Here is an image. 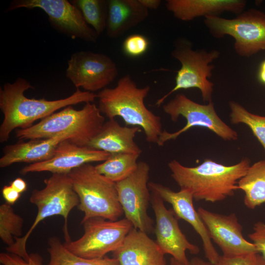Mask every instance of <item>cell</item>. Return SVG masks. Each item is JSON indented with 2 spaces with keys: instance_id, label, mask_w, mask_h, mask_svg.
<instances>
[{
  "instance_id": "30",
  "label": "cell",
  "mask_w": 265,
  "mask_h": 265,
  "mask_svg": "<svg viewBox=\"0 0 265 265\" xmlns=\"http://www.w3.org/2000/svg\"><path fill=\"white\" fill-rule=\"evenodd\" d=\"M213 265H265V258L257 252L231 258L220 255Z\"/></svg>"
},
{
  "instance_id": "32",
  "label": "cell",
  "mask_w": 265,
  "mask_h": 265,
  "mask_svg": "<svg viewBox=\"0 0 265 265\" xmlns=\"http://www.w3.org/2000/svg\"><path fill=\"white\" fill-rule=\"evenodd\" d=\"M248 237L258 252L265 258V222L259 221L254 223L253 231L248 235Z\"/></svg>"
},
{
  "instance_id": "33",
  "label": "cell",
  "mask_w": 265,
  "mask_h": 265,
  "mask_svg": "<svg viewBox=\"0 0 265 265\" xmlns=\"http://www.w3.org/2000/svg\"><path fill=\"white\" fill-rule=\"evenodd\" d=\"M2 195L6 203L13 205L21 196V194L16 191L10 185L3 186Z\"/></svg>"
},
{
  "instance_id": "5",
  "label": "cell",
  "mask_w": 265,
  "mask_h": 265,
  "mask_svg": "<svg viewBox=\"0 0 265 265\" xmlns=\"http://www.w3.org/2000/svg\"><path fill=\"white\" fill-rule=\"evenodd\" d=\"M44 182V187L33 190L29 197L30 202L37 209L34 222L24 236L15 238L14 243L6 248L7 252L17 255L26 261L29 258L26 249L27 241L36 227L47 217L62 216L65 220L63 227L65 240L71 239L68 229V217L72 210L78 206L80 202L68 174H52Z\"/></svg>"
},
{
  "instance_id": "3",
  "label": "cell",
  "mask_w": 265,
  "mask_h": 265,
  "mask_svg": "<svg viewBox=\"0 0 265 265\" xmlns=\"http://www.w3.org/2000/svg\"><path fill=\"white\" fill-rule=\"evenodd\" d=\"M150 90V86L138 87L130 75H125L115 87L98 92V108L108 119L120 117L126 126L140 127L148 142L157 144L163 131L160 117L149 110L144 103Z\"/></svg>"
},
{
  "instance_id": "34",
  "label": "cell",
  "mask_w": 265,
  "mask_h": 265,
  "mask_svg": "<svg viewBox=\"0 0 265 265\" xmlns=\"http://www.w3.org/2000/svg\"><path fill=\"white\" fill-rule=\"evenodd\" d=\"M10 185L20 194L26 191L27 189L26 182L21 178L14 179L10 183Z\"/></svg>"
},
{
  "instance_id": "23",
  "label": "cell",
  "mask_w": 265,
  "mask_h": 265,
  "mask_svg": "<svg viewBox=\"0 0 265 265\" xmlns=\"http://www.w3.org/2000/svg\"><path fill=\"white\" fill-rule=\"evenodd\" d=\"M238 187L244 193L243 202L247 208L254 209L265 203V159L250 165Z\"/></svg>"
},
{
  "instance_id": "24",
  "label": "cell",
  "mask_w": 265,
  "mask_h": 265,
  "mask_svg": "<svg viewBox=\"0 0 265 265\" xmlns=\"http://www.w3.org/2000/svg\"><path fill=\"white\" fill-rule=\"evenodd\" d=\"M139 155L131 153L110 154L104 161L95 165L97 171L117 183L129 177L136 169Z\"/></svg>"
},
{
  "instance_id": "9",
  "label": "cell",
  "mask_w": 265,
  "mask_h": 265,
  "mask_svg": "<svg viewBox=\"0 0 265 265\" xmlns=\"http://www.w3.org/2000/svg\"><path fill=\"white\" fill-rule=\"evenodd\" d=\"M163 110L172 121L176 122L180 116L186 121L185 126L173 132L166 130L161 133L157 144L163 146L168 141L176 139L179 135L194 127L206 128L224 140L234 141L238 138L237 132L225 123L217 114L212 101L207 105L194 102L185 95L177 94L163 105Z\"/></svg>"
},
{
  "instance_id": "11",
  "label": "cell",
  "mask_w": 265,
  "mask_h": 265,
  "mask_svg": "<svg viewBox=\"0 0 265 265\" xmlns=\"http://www.w3.org/2000/svg\"><path fill=\"white\" fill-rule=\"evenodd\" d=\"M21 8H39L48 17L52 26L72 39L96 43L99 35L85 22L79 9L67 0H14L4 12Z\"/></svg>"
},
{
  "instance_id": "4",
  "label": "cell",
  "mask_w": 265,
  "mask_h": 265,
  "mask_svg": "<svg viewBox=\"0 0 265 265\" xmlns=\"http://www.w3.org/2000/svg\"><path fill=\"white\" fill-rule=\"evenodd\" d=\"M105 120L98 106L94 103H86L80 110L70 106L30 127L16 130V137L23 140L66 135L72 143L80 146H87L101 130Z\"/></svg>"
},
{
  "instance_id": "12",
  "label": "cell",
  "mask_w": 265,
  "mask_h": 265,
  "mask_svg": "<svg viewBox=\"0 0 265 265\" xmlns=\"http://www.w3.org/2000/svg\"><path fill=\"white\" fill-rule=\"evenodd\" d=\"M150 166L145 161L138 162L134 172L116 184L119 201L125 218L134 228L149 234L154 230V221L147 210L151 201L148 180Z\"/></svg>"
},
{
  "instance_id": "10",
  "label": "cell",
  "mask_w": 265,
  "mask_h": 265,
  "mask_svg": "<svg viewBox=\"0 0 265 265\" xmlns=\"http://www.w3.org/2000/svg\"><path fill=\"white\" fill-rule=\"evenodd\" d=\"M80 223L84 230L82 236L75 240L65 241L63 244L72 253L87 259L103 258L115 251L133 228L126 218L111 221L93 217Z\"/></svg>"
},
{
  "instance_id": "27",
  "label": "cell",
  "mask_w": 265,
  "mask_h": 265,
  "mask_svg": "<svg viewBox=\"0 0 265 265\" xmlns=\"http://www.w3.org/2000/svg\"><path fill=\"white\" fill-rule=\"evenodd\" d=\"M229 106L231 123L234 125L244 124L248 126L265 151V116L253 114L233 101L229 102Z\"/></svg>"
},
{
  "instance_id": "2",
  "label": "cell",
  "mask_w": 265,
  "mask_h": 265,
  "mask_svg": "<svg viewBox=\"0 0 265 265\" xmlns=\"http://www.w3.org/2000/svg\"><path fill=\"white\" fill-rule=\"evenodd\" d=\"M250 165L247 158L232 165L207 159L200 164L187 167L173 159L168 163L171 176L180 189H187L196 201H221L235 194L238 181Z\"/></svg>"
},
{
  "instance_id": "25",
  "label": "cell",
  "mask_w": 265,
  "mask_h": 265,
  "mask_svg": "<svg viewBox=\"0 0 265 265\" xmlns=\"http://www.w3.org/2000/svg\"><path fill=\"white\" fill-rule=\"evenodd\" d=\"M48 245L50 259L48 265H120L115 258L87 259L76 255L56 237L49 238Z\"/></svg>"
},
{
  "instance_id": "38",
  "label": "cell",
  "mask_w": 265,
  "mask_h": 265,
  "mask_svg": "<svg viewBox=\"0 0 265 265\" xmlns=\"http://www.w3.org/2000/svg\"><path fill=\"white\" fill-rule=\"evenodd\" d=\"M170 265H183L173 258L171 257L170 261Z\"/></svg>"
},
{
  "instance_id": "21",
  "label": "cell",
  "mask_w": 265,
  "mask_h": 265,
  "mask_svg": "<svg viewBox=\"0 0 265 265\" xmlns=\"http://www.w3.org/2000/svg\"><path fill=\"white\" fill-rule=\"evenodd\" d=\"M66 139H69L67 135H60L51 138L21 141L8 145L3 148L0 167L5 168L16 163L30 164L48 160L53 157L58 144Z\"/></svg>"
},
{
  "instance_id": "22",
  "label": "cell",
  "mask_w": 265,
  "mask_h": 265,
  "mask_svg": "<svg viewBox=\"0 0 265 265\" xmlns=\"http://www.w3.org/2000/svg\"><path fill=\"white\" fill-rule=\"evenodd\" d=\"M106 35L116 38L144 21L148 9L139 0H107Z\"/></svg>"
},
{
  "instance_id": "6",
  "label": "cell",
  "mask_w": 265,
  "mask_h": 265,
  "mask_svg": "<svg viewBox=\"0 0 265 265\" xmlns=\"http://www.w3.org/2000/svg\"><path fill=\"white\" fill-rule=\"evenodd\" d=\"M79 199V209L84 213L81 222L93 217L116 221L124 213L119 201L116 184L86 163L69 174Z\"/></svg>"
},
{
  "instance_id": "31",
  "label": "cell",
  "mask_w": 265,
  "mask_h": 265,
  "mask_svg": "<svg viewBox=\"0 0 265 265\" xmlns=\"http://www.w3.org/2000/svg\"><path fill=\"white\" fill-rule=\"evenodd\" d=\"M0 263L1 265H43V258L38 253L29 254L27 261L23 258L8 252L0 254Z\"/></svg>"
},
{
  "instance_id": "36",
  "label": "cell",
  "mask_w": 265,
  "mask_h": 265,
  "mask_svg": "<svg viewBox=\"0 0 265 265\" xmlns=\"http://www.w3.org/2000/svg\"><path fill=\"white\" fill-rule=\"evenodd\" d=\"M258 78L261 83L265 85V59L261 62L259 66Z\"/></svg>"
},
{
  "instance_id": "28",
  "label": "cell",
  "mask_w": 265,
  "mask_h": 265,
  "mask_svg": "<svg viewBox=\"0 0 265 265\" xmlns=\"http://www.w3.org/2000/svg\"><path fill=\"white\" fill-rule=\"evenodd\" d=\"M24 219L16 213L11 205L4 203L0 206V238L7 247L12 246L15 238L22 236Z\"/></svg>"
},
{
  "instance_id": "17",
  "label": "cell",
  "mask_w": 265,
  "mask_h": 265,
  "mask_svg": "<svg viewBox=\"0 0 265 265\" xmlns=\"http://www.w3.org/2000/svg\"><path fill=\"white\" fill-rule=\"evenodd\" d=\"M109 155L107 152L88 146H78L66 139L58 144L51 159L28 164L22 168L20 173L22 175L40 172L68 174L72 170L84 164L103 162Z\"/></svg>"
},
{
  "instance_id": "16",
  "label": "cell",
  "mask_w": 265,
  "mask_h": 265,
  "mask_svg": "<svg viewBox=\"0 0 265 265\" xmlns=\"http://www.w3.org/2000/svg\"><path fill=\"white\" fill-rule=\"evenodd\" d=\"M148 186L152 193L172 206L178 219L184 220L192 227L201 238L205 257L212 264H216L220 255L213 245L205 225L194 207V199L190 191L180 189L179 191H174L168 187L153 182H149Z\"/></svg>"
},
{
  "instance_id": "37",
  "label": "cell",
  "mask_w": 265,
  "mask_h": 265,
  "mask_svg": "<svg viewBox=\"0 0 265 265\" xmlns=\"http://www.w3.org/2000/svg\"><path fill=\"white\" fill-rule=\"evenodd\" d=\"M190 265H213L209 262L206 261L197 257H193L190 261Z\"/></svg>"
},
{
  "instance_id": "19",
  "label": "cell",
  "mask_w": 265,
  "mask_h": 265,
  "mask_svg": "<svg viewBox=\"0 0 265 265\" xmlns=\"http://www.w3.org/2000/svg\"><path fill=\"white\" fill-rule=\"evenodd\" d=\"M142 131L136 126H122L115 120L108 119L87 146L110 154L131 153L140 155L142 150L135 142L136 134Z\"/></svg>"
},
{
  "instance_id": "29",
  "label": "cell",
  "mask_w": 265,
  "mask_h": 265,
  "mask_svg": "<svg viewBox=\"0 0 265 265\" xmlns=\"http://www.w3.org/2000/svg\"><path fill=\"white\" fill-rule=\"evenodd\" d=\"M149 47V41L144 36L134 34L128 36L123 43V50L126 54L137 57L144 54Z\"/></svg>"
},
{
  "instance_id": "15",
  "label": "cell",
  "mask_w": 265,
  "mask_h": 265,
  "mask_svg": "<svg viewBox=\"0 0 265 265\" xmlns=\"http://www.w3.org/2000/svg\"><path fill=\"white\" fill-rule=\"evenodd\" d=\"M197 212L212 240L220 248L222 256L231 258L258 252L254 244L244 238L242 226L235 213L223 214L201 207Z\"/></svg>"
},
{
  "instance_id": "14",
  "label": "cell",
  "mask_w": 265,
  "mask_h": 265,
  "mask_svg": "<svg viewBox=\"0 0 265 265\" xmlns=\"http://www.w3.org/2000/svg\"><path fill=\"white\" fill-rule=\"evenodd\" d=\"M163 202L159 197L152 193L150 203L156 218L154 230L156 242L165 255H171L183 265H190L186 251L196 255L199 253V248L188 240L181 231L178 219L173 210H167Z\"/></svg>"
},
{
  "instance_id": "8",
  "label": "cell",
  "mask_w": 265,
  "mask_h": 265,
  "mask_svg": "<svg viewBox=\"0 0 265 265\" xmlns=\"http://www.w3.org/2000/svg\"><path fill=\"white\" fill-rule=\"evenodd\" d=\"M204 24L215 38L232 37L235 50L240 56L248 57L265 51V13L260 10H244L231 19L207 16Z\"/></svg>"
},
{
  "instance_id": "7",
  "label": "cell",
  "mask_w": 265,
  "mask_h": 265,
  "mask_svg": "<svg viewBox=\"0 0 265 265\" xmlns=\"http://www.w3.org/2000/svg\"><path fill=\"white\" fill-rule=\"evenodd\" d=\"M171 55L180 62L181 67L177 73L175 86L158 99L156 105L160 106L167 97L179 90L190 88L198 89L204 102L212 101L214 84L209 79L214 66L211 63L219 57V52L194 50L190 41L180 38L175 42Z\"/></svg>"
},
{
  "instance_id": "26",
  "label": "cell",
  "mask_w": 265,
  "mask_h": 265,
  "mask_svg": "<svg viewBox=\"0 0 265 265\" xmlns=\"http://www.w3.org/2000/svg\"><path fill=\"white\" fill-rule=\"evenodd\" d=\"M81 12L88 25L99 36L106 29L107 6L105 0H73L70 1Z\"/></svg>"
},
{
  "instance_id": "35",
  "label": "cell",
  "mask_w": 265,
  "mask_h": 265,
  "mask_svg": "<svg viewBox=\"0 0 265 265\" xmlns=\"http://www.w3.org/2000/svg\"><path fill=\"white\" fill-rule=\"evenodd\" d=\"M139 2L147 9H157L161 3L160 0H139Z\"/></svg>"
},
{
  "instance_id": "13",
  "label": "cell",
  "mask_w": 265,
  "mask_h": 265,
  "mask_svg": "<svg viewBox=\"0 0 265 265\" xmlns=\"http://www.w3.org/2000/svg\"><path fill=\"white\" fill-rule=\"evenodd\" d=\"M118 74L117 65L106 54L80 51L68 60L65 75L77 88L94 93L106 88Z\"/></svg>"
},
{
  "instance_id": "20",
  "label": "cell",
  "mask_w": 265,
  "mask_h": 265,
  "mask_svg": "<svg viewBox=\"0 0 265 265\" xmlns=\"http://www.w3.org/2000/svg\"><path fill=\"white\" fill-rule=\"evenodd\" d=\"M246 4L243 0H167L165 5L176 18L190 21L200 17L219 16L224 12L238 15Z\"/></svg>"
},
{
  "instance_id": "18",
  "label": "cell",
  "mask_w": 265,
  "mask_h": 265,
  "mask_svg": "<svg viewBox=\"0 0 265 265\" xmlns=\"http://www.w3.org/2000/svg\"><path fill=\"white\" fill-rule=\"evenodd\" d=\"M113 254L120 265H166L165 254L156 241L134 228Z\"/></svg>"
},
{
  "instance_id": "1",
  "label": "cell",
  "mask_w": 265,
  "mask_h": 265,
  "mask_svg": "<svg viewBox=\"0 0 265 265\" xmlns=\"http://www.w3.org/2000/svg\"><path fill=\"white\" fill-rule=\"evenodd\" d=\"M30 89H34V87L21 77L13 83H5L0 88V109L4 116L0 126L1 143L7 141L14 130L30 127L35 121L42 120L60 108L82 103H92L97 98L94 93L77 88L71 96L64 99H30L24 95Z\"/></svg>"
}]
</instances>
